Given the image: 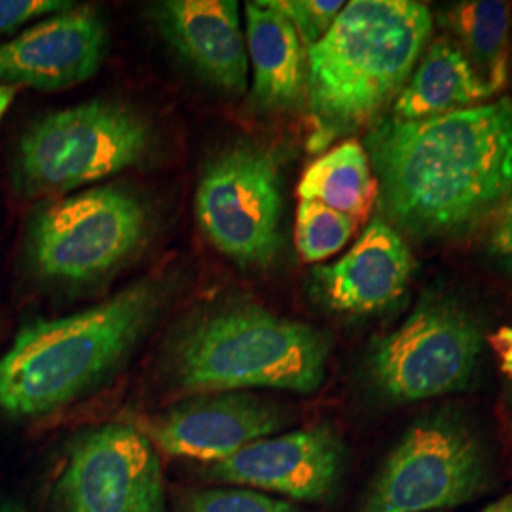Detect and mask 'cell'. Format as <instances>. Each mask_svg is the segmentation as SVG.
Wrapping results in <instances>:
<instances>
[{"label": "cell", "mask_w": 512, "mask_h": 512, "mask_svg": "<svg viewBox=\"0 0 512 512\" xmlns=\"http://www.w3.org/2000/svg\"><path fill=\"white\" fill-rule=\"evenodd\" d=\"M365 150L395 230L423 239L465 234L511 196L512 99L416 122L384 118Z\"/></svg>", "instance_id": "1"}, {"label": "cell", "mask_w": 512, "mask_h": 512, "mask_svg": "<svg viewBox=\"0 0 512 512\" xmlns=\"http://www.w3.org/2000/svg\"><path fill=\"white\" fill-rule=\"evenodd\" d=\"M433 31L427 4L353 0L306 50L310 150L372 124L401 93Z\"/></svg>", "instance_id": "2"}, {"label": "cell", "mask_w": 512, "mask_h": 512, "mask_svg": "<svg viewBox=\"0 0 512 512\" xmlns=\"http://www.w3.org/2000/svg\"><path fill=\"white\" fill-rule=\"evenodd\" d=\"M162 298L143 279L88 310L25 325L0 357V410L37 418L84 397L141 342Z\"/></svg>", "instance_id": "3"}, {"label": "cell", "mask_w": 512, "mask_h": 512, "mask_svg": "<svg viewBox=\"0 0 512 512\" xmlns=\"http://www.w3.org/2000/svg\"><path fill=\"white\" fill-rule=\"evenodd\" d=\"M329 353L323 330L243 304L205 313L184 329L173 348V374L186 391L310 395L325 380Z\"/></svg>", "instance_id": "4"}, {"label": "cell", "mask_w": 512, "mask_h": 512, "mask_svg": "<svg viewBox=\"0 0 512 512\" xmlns=\"http://www.w3.org/2000/svg\"><path fill=\"white\" fill-rule=\"evenodd\" d=\"M152 145L147 118L124 103L95 99L40 118L19 141V188L59 196L143 162Z\"/></svg>", "instance_id": "5"}, {"label": "cell", "mask_w": 512, "mask_h": 512, "mask_svg": "<svg viewBox=\"0 0 512 512\" xmlns=\"http://www.w3.org/2000/svg\"><path fill=\"white\" fill-rule=\"evenodd\" d=\"M150 230L141 196L99 186L44 205L29 230L37 274L57 283H88L110 274L139 251Z\"/></svg>", "instance_id": "6"}, {"label": "cell", "mask_w": 512, "mask_h": 512, "mask_svg": "<svg viewBox=\"0 0 512 512\" xmlns=\"http://www.w3.org/2000/svg\"><path fill=\"white\" fill-rule=\"evenodd\" d=\"M475 429L452 412L416 421L374 478L361 512H437L473 501L490 482Z\"/></svg>", "instance_id": "7"}, {"label": "cell", "mask_w": 512, "mask_h": 512, "mask_svg": "<svg viewBox=\"0 0 512 512\" xmlns=\"http://www.w3.org/2000/svg\"><path fill=\"white\" fill-rule=\"evenodd\" d=\"M480 349L475 317L450 298L431 296L372 346L368 374L395 403L427 401L465 389Z\"/></svg>", "instance_id": "8"}, {"label": "cell", "mask_w": 512, "mask_h": 512, "mask_svg": "<svg viewBox=\"0 0 512 512\" xmlns=\"http://www.w3.org/2000/svg\"><path fill=\"white\" fill-rule=\"evenodd\" d=\"M196 215L222 255L241 266L270 268L283 249L277 160L249 143L224 148L203 169Z\"/></svg>", "instance_id": "9"}, {"label": "cell", "mask_w": 512, "mask_h": 512, "mask_svg": "<svg viewBox=\"0 0 512 512\" xmlns=\"http://www.w3.org/2000/svg\"><path fill=\"white\" fill-rule=\"evenodd\" d=\"M55 494L65 512H164L162 463L139 429L101 425L74 440Z\"/></svg>", "instance_id": "10"}, {"label": "cell", "mask_w": 512, "mask_h": 512, "mask_svg": "<svg viewBox=\"0 0 512 512\" xmlns=\"http://www.w3.org/2000/svg\"><path fill=\"white\" fill-rule=\"evenodd\" d=\"M346 448L330 423L266 437L215 463L211 478L249 490L319 501L334 492L344 471Z\"/></svg>", "instance_id": "11"}, {"label": "cell", "mask_w": 512, "mask_h": 512, "mask_svg": "<svg viewBox=\"0 0 512 512\" xmlns=\"http://www.w3.org/2000/svg\"><path fill=\"white\" fill-rule=\"evenodd\" d=\"M287 418L279 406L249 393L202 395L148 423L147 437L175 458L220 463L256 440L272 437Z\"/></svg>", "instance_id": "12"}, {"label": "cell", "mask_w": 512, "mask_h": 512, "mask_svg": "<svg viewBox=\"0 0 512 512\" xmlns=\"http://www.w3.org/2000/svg\"><path fill=\"white\" fill-rule=\"evenodd\" d=\"M107 44L97 12L71 8L0 44V84L46 92L73 88L99 71Z\"/></svg>", "instance_id": "13"}, {"label": "cell", "mask_w": 512, "mask_h": 512, "mask_svg": "<svg viewBox=\"0 0 512 512\" xmlns=\"http://www.w3.org/2000/svg\"><path fill=\"white\" fill-rule=\"evenodd\" d=\"M416 258L399 230L372 220L340 260L317 266L313 285L330 310L368 315L403 296L416 272Z\"/></svg>", "instance_id": "14"}, {"label": "cell", "mask_w": 512, "mask_h": 512, "mask_svg": "<svg viewBox=\"0 0 512 512\" xmlns=\"http://www.w3.org/2000/svg\"><path fill=\"white\" fill-rule=\"evenodd\" d=\"M165 40L186 63L228 93L247 90L249 55L234 0H167L154 8Z\"/></svg>", "instance_id": "15"}, {"label": "cell", "mask_w": 512, "mask_h": 512, "mask_svg": "<svg viewBox=\"0 0 512 512\" xmlns=\"http://www.w3.org/2000/svg\"><path fill=\"white\" fill-rule=\"evenodd\" d=\"M245 44L256 105L266 110L296 107L306 90L304 46L293 23L270 0L245 4Z\"/></svg>", "instance_id": "16"}, {"label": "cell", "mask_w": 512, "mask_h": 512, "mask_svg": "<svg viewBox=\"0 0 512 512\" xmlns=\"http://www.w3.org/2000/svg\"><path fill=\"white\" fill-rule=\"evenodd\" d=\"M488 101V92L456 42L439 38L425 50L397 95L391 118L416 122L471 109Z\"/></svg>", "instance_id": "17"}, {"label": "cell", "mask_w": 512, "mask_h": 512, "mask_svg": "<svg viewBox=\"0 0 512 512\" xmlns=\"http://www.w3.org/2000/svg\"><path fill=\"white\" fill-rule=\"evenodd\" d=\"M511 16V2L501 0L458 2L442 14L490 99L505 88L511 74Z\"/></svg>", "instance_id": "18"}, {"label": "cell", "mask_w": 512, "mask_h": 512, "mask_svg": "<svg viewBox=\"0 0 512 512\" xmlns=\"http://www.w3.org/2000/svg\"><path fill=\"white\" fill-rule=\"evenodd\" d=\"M300 200L336 209L351 219H365L378 196V184L365 147L346 141L308 165L298 184Z\"/></svg>", "instance_id": "19"}, {"label": "cell", "mask_w": 512, "mask_h": 512, "mask_svg": "<svg viewBox=\"0 0 512 512\" xmlns=\"http://www.w3.org/2000/svg\"><path fill=\"white\" fill-rule=\"evenodd\" d=\"M357 230V220L319 202L302 200L296 213V249L304 262L317 264L340 253Z\"/></svg>", "instance_id": "20"}, {"label": "cell", "mask_w": 512, "mask_h": 512, "mask_svg": "<svg viewBox=\"0 0 512 512\" xmlns=\"http://www.w3.org/2000/svg\"><path fill=\"white\" fill-rule=\"evenodd\" d=\"M181 512H296L293 505L249 488H215L190 495Z\"/></svg>", "instance_id": "21"}, {"label": "cell", "mask_w": 512, "mask_h": 512, "mask_svg": "<svg viewBox=\"0 0 512 512\" xmlns=\"http://www.w3.org/2000/svg\"><path fill=\"white\" fill-rule=\"evenodd\" d=\"M270 4L293 23L306 50L329 33L346 6L342 0H270Z\"/></svg>", "instance_id": "22"}, {"label": "cell", "mask_w": 512, "mask_h": 512, "mask_svg": "<svg viewBox=\"0 0 512 512\" xmlns=\"http://www.w3.org/2000/svg\"><path fill=\"white\" fill-rule=\"evenodd\" d=\"M73 8V2L65 0H0V37L14 33L27 21L61 14Z\"/></svg>", "instance_id": "23"}, {"label": "cell", "mask_w": 512, "mask_h": 512, "mask_svg": "<svg viewBox=\"0 0 512 512\" xmlns=\"http://www.w3.org/2000/svg\"><path fill=\"white\" fill-rule=\"evenodd\" d=\"M490 255L499 268L512 275V192L499 209V217L490 236Z\"/></svg>", "instance_id": "24"}, {"label": "cell", "mask_w": 512, "mask_h": 512, "mask_svg": "<svg viewBox=\"0 0 512 512\" xmlns=\"http://www.w3.org/2000/svg\"><path fill=\"white\" fill-rule=\"evenodd\" d=\"M492 344L501 359V370L512 378V327H505L494 334Z\"/></svg>", "instance_id": "25"}, {"label": "cell", "mask_w": 512, "mask_h": 512, "mask_svg": "<svg viewBox=\"0 0 512 512\" xmlns=\"http://www.w3.org/2000/svg\"><path fill=\"white\" fill-rule=\"evenodd\" d=\"M18 88L16 86H6V84H0V120L2 116L6 114V110L10 109L14 97H16Z\"/></svg>", "instance_id": "26"}, {"label": "cell", "mask_w": 512, "mask_h": 512, "mask_svg": "<svg viewBox=\"0 0 512 512\" xmlns=\"http://www.w3.org/2000/svg\"><path fill=\"white\" fill-rule=\"evenodd\" d=\"M484 512H512V495H507L492 505H488Z\"/></svg>", "instance_id": "27"}, {"label": "cell", "mask_w": 512, "mask_h": 512, "mask_svg": "<svg viewBox=\"0 0 512 512\" xmlns=\"http://www.w3.org/2000/svg\"><path fill=\"white\" fill-rule=\"evenodd\" d=\"M0 512H23V511H18V509H0Z\"/></svg>", "instance_id": "28"}]
</instances>
